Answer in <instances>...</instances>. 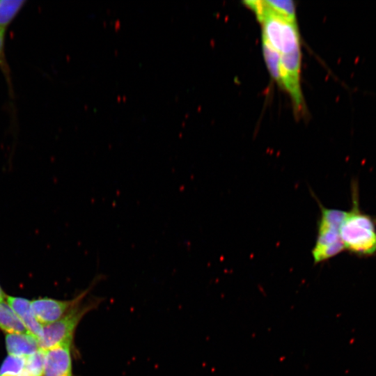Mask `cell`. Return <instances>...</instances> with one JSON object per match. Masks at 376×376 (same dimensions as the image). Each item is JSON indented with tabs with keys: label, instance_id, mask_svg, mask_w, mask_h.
Wrapping results in <instances>:
<instances>
[{
	"label": "cell",
	"instance_id": "obj_10",
	"mask_svg": "<svg viewBox=\"0 0 376 376\" xmlns=\"http://www.w3.org/2000/svg\"><path fill=\"white\" fill-rule=\"evenodd\" d=\"M26 3L25 0H0V30L6 31Z\"/></svg>",
	"mask_w": 376,
	"mask_h": 376
},
{
	"label": "cell",
	"instance_id": "obj_1",
	"mask_svg": "<svg viewBox=\"0 0 376 376\" xmlns=\"http://www.w3.org/2000/svg\"><path fill=\"white\" fill-rule=\"evenodd\" d=\"M345 250L358 256L376 254V219L360 210L357 183L352 185V207L339 228Z\"/></svg>",
	"mask_w": 376,
	"mask_h": 376
},
{
	"label": "cell",
	"instance_id": "obj_18",
	"mask_svg": "<svg viewBox=\"0 0 376 376\" xmlns=\"http://www.w3.org/2000/svg\"><path fill=\"white\" fill-rule=\"evenodd\" d=\"M0 376H16V375H13L10 374H3V375H0Z\"/></svg>",
	"mask_w": 376,
	"mask_h": 376
},
{
	"label": "cell",
	"instance_id": "obj_11",
	"mask_svg": "<svg viewBox=\"0 0 376 376\" xmlns=\"http://www.w3.org/2000/svg\"><path fill=\"white\" fill-rule=\"evenodd\" d=\"M321 217L318 222V227H324L339 230L345 219L346 211L331 209L320 204Z\"/></svg>",
	"mask_w": 376,
	"mask_h": 376
},
{
	"label": "cell",
	"instance_id": "obj_4",
	"mask_svg": "<svg viewBox=\"0 0 376 376\" xmlns=\"http://www.w3.org/2000/svg\"><path fill=\"white\" fill-rule=\"evenodd\" d=\"M280 66L283 88L289 93L296 112L299 113L304 107L300 87V48L281 54Z\"/></svg>",
	"mask_w": 376,
	"mask_h": 376
},
{
	"label": "cell",
	"instance_id": "obj_2",
	"mask_svg": "<svg viewBox=\"0 0 376 376\" xmlns=\"http://www.w3.org/2000/svg\"><path fill=\"white\" fill-rule=\"evenodd\" d=\"M101 302L100 297H89L75 306L58 320L43 325L42 335L38 340L39 348L45 351L58 345L72 344L75 331L81 320Z\"/></svg>",
	"mask_w": 376,
	"mask_h": 376
},
{
	"label": "cell",
	"instance_id": "obj_15",
	"mask_svg": "<svg viewBox=\"0 0 376 376\" xmlns=\"http://www.w3.org/2000/svg\"><path fill=\"white\" fill-rule=\"evenodd\" d=\"M0 70L6 79L9 90L13 93L11 72L6 56L5 31L2 30H0Z\"/></svg>",
	"mask_w": 376,
	"mask_h": 376
},
{
	"label": "cell",
	"instance_id": "obj_16",
	"mask_svg": "<svg viewBox=\"0 0 376 376\" xmlns=\"http://www.w3.org/2000/svg\"><path fill=\"white\" fill-rule=\"evenodd\" d=\"M6 295L4 293L3 290L0 286V303L5 301V299H6Z\"/></svg>",
	"mask_w": 376,
	"mask_h": 376
},
{
	"label": "cell",
	"instance_id": "obj_17",
	"mask_svg": "<svg viewBox=\"0 0 376 376\" xmlns=\"http://www.w3.org/2000/svg\"><path fill=\"white\" fill-rule=\"evenodd\" d=\"M17 376H28V375L23 370L19 375Z\"/></svg>",
	"mask_w": 376,
	"mask_h": 376
},
{
	"label": "cell",
	"instance_id": "obj_7",
	"mask_svg": "<svg viewBox=\"0 0 376 376\" xmlns=\"http://www.w3.org/2000/svg\"><path fill=\"white\" fill-rule=\"evenodd\" d=\"M6 347L10 355L27 358L40 348L38 340L31 334H8Z\"/></svg>",
	"mask_w": 376,
	"mask_h": 376
},
{
	"label": "cell",
	"instance_id": "obj_13",
	"mask_svg": "<svg viewBox=\"0 0 376 376\" xmlns=\"http://www.w3.org/2000/svg\"><path fill=\"white\" fill-rule=\"evenodd\" d=\"M45 352L39 349L26 359L24 371L28 376H42L45 368Z\"/></svg>",
	"mask_w": 376,
	"mask_h": 376
},
{
	"label": "cell",
	"instance_id": "obj_3",
	"mask_svg": "<svg viewBox=\"0 0 376 376\" xmlns=\"http://www.w3.org/2000/svg\"><path fill=\"white\" fill-rule=\"evenodd\" d=\"M101 279V275L95 277L87 288L70 300L42 298L31 301V305L36 318L42 326L58 320L83 301Z\"/></svg>",
	"mask_w": 376,
	"mask_h": 376
},
{
	"label": "cell",
	"instance_id": "obj_8",
	"mask_svg": "<svg viewBox=\"0 0 376 376\" xmlns=\"http://www.w3.org/2000/svg\"><path fill=\"white\" fill-rule=\"evenodd\" d=\"M0 329L7 334H30L6 301L0 303Z\"/></svg>",
	"mask_w": 376,
	"mask_h": 376
},
{
	"label": "cell",
	"instance_id": "obj_14",
	"mask_svg": "<svg viewBox=\"0 0 376 376\" xmlns=\"http://www.w3.org/2000/svg\"><path fill=\"white\" fill-rule=\"evenodd\" d=\"M26 359L9 354L0 367V375L10 374L17 376L24 368Z\"/></svg>",
	"mask_w": 376,
	"mask_h": 376
},
{
	"label": "cell",
	"instance_id": "obj_9",
	"mask_svg": "<svg viewBox=\"0 0 376 376\" xmlns=\"http://www.w3.org/2000/svg\"><path fill=\"white\" fill-rule=\"evenodd\" d=\"M263 52L265 62L272 77L283 88L281 75V54L262 36Z\"/></svg>",
	"mask_w": 376,
	"mask_h": 376
},
{
	"label": "cell",
	"instance_id": "obj_5",
	"mask_svg": "<svg viewBox=\"0 0 376 376\" xmlns=\"http://www.w3.org/2000/svg\"><path fill=\"white\" fill-rule=\"evenodd\" d=\"M72 344H65L45 350L43 376H73Z\"/></svg>",
	"mask_w": 376,
	"mask_h": 376
},
{
	"label": "cell",
	"instance_id": "obj_6",
	"mask_svg": "<svg viewBox=\"0 0 376 376\" xmlns=\"http://www.w3.org/2000/svg\"><path fill=\"white\" fill-rule=\"evenodd\" d=\"M6 301L19 317L28 331L38 340L42 335V325L34 315L31 301L18 297L6 296Z\"/></svg>",
	"mask_w": 376,
	"mask_h": 376
},
{
	"label": "cell",
	"instance_id": "obj_12",
	"mask_svg": "<svg viewBox=\"0 0 376 376\" xmlns=\"http://www.w3.org/2000/svg\"><path fill=\"white\" fill-rule=\"evenodd\" d=\"M265 4L286 20L296 23L295 3L291 0H265Z\"/></svg>",
	"mask_w": 376,
	"mask_h": 376
}]
</instances>
